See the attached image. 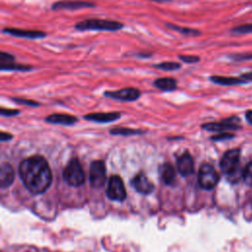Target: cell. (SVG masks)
<instances>
[{
  "label": "cell",
  "mask_w": 252,
  "mask_h": 252,
  "mask_svg": "<svg viewBox=\"0 0 252 252\" xmlns=\"http://www.w3.org/2000/svg\"><path fill=\"white\" fill-rule=\"evenodd\" d=\"M19 174L27 189L32 194L46 191L52 181V173L46 159L40 156H32L21 161Z\"/></svg>",
  "instance_id": "6da1fadb"
},
{
  "label": "cell",
  "mask_w": 252,
  "mask_h": 252,
  "mask_svg": "<svg viewBox=\"0 0 252 252\" xmlns=\"http://www.w3.org/2000/svg\"><path fill=\"white\" fill-rule=\"evenodd\" d=\"M125 25L116 20L100 19V18H89L77 22L74 25V29L78 32H89V31H100V32H118L123 30Z\"/></svg>",
  "instance_id": "7a4b0ae2"
},
{
  "label": "cell",
  "mask_w": 252,
  "mask_h": 252,
  "mask_svg": "<svg viewBox=\"0 0 252 252\" xmlns=\"http://www.w3.org/2000/svg\"><path fill=\"white\" fill-rule=\"evenodd\" d=\"M240 151L238 149H232L224 153L220 159V169L222 173L226 176L227 180L234 183L242 177V172L240 171Z\"/></svg>",
  "instance_id": "3957f363"
},
{
  "label": "cell",
  "mask_w": 252,
  "mask_h": 252,
  "mask_svg": "<svg viewBox=\"0 0 252 252\" xmlns=\"http://www.w3.org/2000/svg\"><path fill=\"white\" fill-rule=\"evenodd\" d=\"M63 178L72 186H80L85 182V172L77 158H72L67 163L63 170Z\"/></svg>",
  "instance_id": "277c9868"
},
{
  "label": "cell",
  "mask_w": 252,
  "mask_h": 252,
  "mask_svg": "<svg viewBox=\"0 0 252 252\" xmlns=\"http://www.w3.org/2000/svg\"><path fill=\"white\" fill-rule=\"evenodd\" d=\"M219 180V173L212 164L204 163L201 165L198 175V182L201 188L205 190H212L216 187Z\"/></svg>",
  "instance_id": "5b68a950"
},
{
  "label": "cell",
  "mask_w": 252,
  "mask_h": 252,
  "mask_svg": "<svg viewBox=\"0 0 252 252\" xmlns=\"http://www.w3.org/2000/svg\"><path fill=\"white\" fill-rule=\"evenodd\" d=\"M106 195L109 199L122 202L125 200L127 194L123 183V180L118 175H112L109 178L108 185L106 188Z\"/></svg>",
  "instance_id": "8992f818"
},
{
  "label": "cell",
  "mask_w": 252,
  "mask_h": 252,
  "mask_svg": "<svg viewBox=\"0 0 252 252\" xmlns=\"http://www.w3.org/2000/svg\"><path fill=\"white\" fill-rule=\"evenodd\" d=\"M240 120L237 116H230L228 118L222 119L219 122H209L202 125V128L207 131H214V132H226V131H234L240 128L239 124Z\"/></svg>",
  "instance_id": "52a82bcc"
},
{
  "label": "cell",
  "mask_w": 252,
  "mask_h": 252,
  "mask_svg": "<svg viewBox=\"0 0 252 252\" xmlns=\"http://www.w3.org/2000/svg\"><path fill=\"white\" fill-rule=\"evenodd\" d=\"M96 3L93 1L86 0H58L51 4L50 9L52 11H60V10H68V11H76L81 9L94 8Z\"/></svg>",
  "instance_id": "ba28073f"
},
{
  "label": "cell",
  "mask_w": 252,
  "mask_h": 252,
  "mask_svg": "<svg viewBox=\"0 0 252 252\" xmlns=\"http://www.w3.org/2000/svg\"><path fill=\"white\" fill-rule=\"evenodd\" d=\"M2 33L9 34L11 36L28 38V39H42L47 36V32L40 30H28L21 28L5 27L2 29Z\"/></svg>",
  "instance_id": "9c48e42d"
},
{
  "label": "cell",
  "mask_w": 252,
  "mask_h": 252,
  "mask_svg": "<svg viewBox=\"0 0 252 252\" xmlns=\"http://www.w3.org/2000/svg\"><path fill=\"white\" fill-rule=\"evenodd\" d=\"M103 95L121 101H135L141 96V91L134 87H126L116 91H105Z\"/></svg>",
  "instance_id": "30bf717a"
},
{
  "label": "cell",
  "mask_w": 252,
  "mask_h": 252,
  "mask_svg": "<svg viewBox=\"0 0 252 252\" xmlns=\"http://www.w3.org/2000/svg\"><path fill=\"white\" fill-rule=\"evenodd\" d=\"M106 180V168L102 160H94L90 166V183L94 188L103 186Z\"/></svg>",
  "instance_id": "8fae6325"
},
{
  "label": "cell",
  "mask_w": 252,
  "mask_h": 252,
  "mask_svg": "<svg viewBox=\"0 0 252 252\" xmlns=\"http://www.w3.org/2000/svg\"><path fill=\"white\" fill-rule=\"evenodd\" d=\"M132 186L141 194H150L154 190V184L149 180L144 172L137 173L131 180Z\"/></svg>",
  "instance_id": "7c38bea8"
},
{
  "label": "cell",
  "mask_w": 252,
  "mask_h": 252,
  "mask_svg": "<svg viewBox=\"0 0 252 252\" xmlns=\"http://www.w3.org/2000/svg\"><path fill=\"white\" fill-rule=\"evenodd\" d=\"M177 169L180 174L187 176L194 171V160L189 153H184L177 159Z\"/></svg>",
  "instance_id": "4fadbf2b"
},
{
  "label": "cell",
  "mask_w": 252,
  "mask_h": 252,
  "mask_svg": "<svg viewBox=\"0 0 252 252\" xmlns=\"http://www.w3.org/2000/svg\"><path fill=\"white\" fill-rule=\"evenodd\" d=\"M121 116L120 112L112 111V112H94V113H89L84 116L86 120L94 121L98 123H107L114 120L119 119Z\"/></svg>",
  "instance_id": "5bb4252c"
},
{
  "label": "cell",
  "mask_w": 252,
  "mask_h": 252,
  "mask_svg": "<svg viewBox=\"0 0 252 252\" xmlns=\"http://www.w3.org/2000/svg\"><path fill=\"white\" fill-rule=\"evenodd\" d=\"M209 80L220 86H238V85H245L248 84L244 79H242L240 76L239 77H229V76H220V75H213L209 77Z\"/></svg>",
  "instance_id": "9a60e30c"
},
{
  "label": "cell",
  "mask_w": 252,
  "mask_h": 252,
  "mask_svg": "<svg viewBox=\"0 0 252 252\" xmlns=\"http://www.w3.org/2000/svg\"><path fill=\"white\" fill-rule=\"evenodd\" d=\"M153 86L161 92H173L177 89V80L172 77H160L153 81Z\"/></svg>",
  "instance_id": "2e32d148"
},
{
  "label": "cell",
  "mask_w": 252,
  "mask_h": 252,
  "mask_svg": "<svg viewBox=\"0 0 252 252\" xmlns=\"http://www.w3.org/2000/svg\"><path fill=\"white\" fill-rule=\"evenodd\" d=\"M45 121L51 124L73 125L77 122V117L67 113H52L45 117Z\"/></svg>",
  "instance_id": "e0dca14e"
},
{
  "label": "cell",
  "mask_w": 252,
  "mask_h": 252,
  "mask_svg": "<svg viewBox=\"0 0 252 252\" xmlns=\"http://www.w3.org/2000/svg\"><path fill=\"white\" fill-rule=\"evenodd\" d=\"M15 178L14 168L9 163H2L0 168V185L2 188L10 186Z\"/></svg>",
  "instance_id": "ac0fdd59"
},
{
  "label": "cell",
  "mask_w": 252,
  "mask_h": 252,
  "mask_svg": "<svg viewBox=\"0 0 252 252\" xmlns=\"http://www.w3.org/2000/svg\"><path fill=\"white\" fill-rule=\"evenodd\" d=\"M164 27L168 30H172L178 33H181L182 35L185 36H191V37H195V36H200L202 34V32L198 29H194V28H190V27H183V26H179L176 24H172V23H164Z\"/></svg>",
  "instance_id": "d6986e66"
},
{
  "label": "cell",
  "mask_w": 252,
  "mask_h": 252,
  "mask_svg": "<svg viewBox=\"0 0 252 252\" xmlns=\"http://www.w3.org/2000/svg\"><path fill=\"white\" fill-rule=\"evenodd\" d=\"M160 175L164 184L172 185L175 181V170L170 163H163L160 167Z\"/></svg>",
  "instance_id": "ffe728a7"
},
{
  "label": "cell",
  "mask_w": 252,
  "mask_h": 252,
  "mask_svg": "<svg viewBox=\"0 0 252 252\" xmlns=\"http://www.w3.org/2000/svg\"><path fill=\"white\" fill-rule=\"evenodd\" d=\"M151 66L155 69L165 71V72L177 71L182 68V64L180 62H175V61H161L158 63H154Z\"/></svg>",
  "instance_id": "44dd1931"
},
{
  "label": "cell",
  "mask_w": 252,
  "mask_h": 252,
  "mask_svg": "<svg viewBox=\"0 0 252 252\" xmlns=\"http://www.w3.org/2000/svg\"><path fill=\"white\" fill-rule=\"evenodd\" d=\"M16 62V57L14 54L8 51H0V71L4 72L5 68Z\"/></svg>",
  "instance_id": "7402d4cb"
},
{
  "label": "cell",
  "mask_w": 252,
  "mask_h": 252,
  "mask_svg": "<svg viewBox=\"0 0 252 252\" xmlns=\"http://www.w3.org/2000/svg\"><path fill=\"white\" fill-rule=\"evenodd\" d=\"M34 67L32 65L30 64H22V63H18L17 61L12 63L11 65H9L8 67L5 68V71H16V72H31L32 70H33Z\"/></svg>",
  "instance_id": "603a6c76"
},
{
  "label": "cell",
  "mask_w": 252,
  "mask_h": 252,
  "mask_svg": "<svg viewBox=\"0 0 252 252\" xmlns=\"http://www.w3.org/2000/svg\"><path fill=\"white\" fill-rule=\"evenodd\" d=\"M227 58L233 62H242L252 60V52H240V53H232L227 56Z\"/></svg>",
  "instance_id": "cb8c5ba5"
},
{
  "label": "cell",
  "mask_w": 252,
  "mask_h": 252,
  "mask_svg": "<svg viewBox=\"0 0 252 252\" xmlns=\"http://www.w3.org/2000/svg\"><path fill=\"white\" fill-rule=\"evenodd\" d=\"M177 58L185 64H196L201 61V57L195 54H178Z\"/></svg>",
  "instance_id": "d4e9b609"
},
{
  "label": "cell",
  "mask_w": 252,
  "mask_h": 252,
  "mask_svg": "<svg viewBox=\"0 0 252 252\" xmlns=\"http://www.w3.org/2000/svg\"><path fill=\"white\" fill-rule=\"evenodd\" d=\"M110 133L112 135H122V136H129V135H136V134H141L142 131L140 130H135V129H129V128H113L111 129Z\"/></svg>",
  "instance_id": "484cf974"
},
{
  "label": "cell",
  "mask_w": 252,
  "mask_h": 252,
  "mask_svg": "<svg viewBox=\"0 0 252 252\" xmlns=\"http://www.w3.org/2000/svg\"><path fill=\"white\" fill-rule=\"evenodd\" d=\"M242 179L246 185L252 187V161L249 162L243 169Z\"/></svg>",
  "instance_id": "4316f807"
},
{
  "label": "cell",
  "mask_w": 252,
  "mask_h": 252,
  "mask_svg": "<svg viewBox=\"0 0 252 252\" xmlns=\"http://www.w3.org/2000/svg\"><path fill=\"white\" fill-rule=\"evenodd\" d=\"M232 33H252V24H243L230 29Z\"/></svg>",
  "instance_id": "83f0119b"
},
{
  "label": "cell",
  "mask_w": 252,
  "mask_h": 252,
  "mask_svg": "<svg viewBox=\"0 0 252 252\" xmlns=\"http://www.w3.org/2000/svg\"><path fill=\"white\" fill-rule=\"evenodd\" d=\"M13 101H15L16 103L19 104H25L28 106H32V107H36L39 105V102L32 100V99H29V98H23V97H11Z\"/></svg>",
  "instance_id": "f1b7e54d"
},
{
  "label": "cell",
  "mask_w": 252,
  "mask_h": 252,
  "mask_svg": "<svg viewBox=\"0 0 252 252\" xmlns=\"http://www.w3.org/2000/svg\"><path fill=\"white\" fill-rule=\"evenodd\" d=\"M234 137V134L228 133V132H220L219 135H216L212 137V140L214 141H223V140H228Z\"/></svg>",
  "instance_id": "f546056e"
},
{
  "label": "cell",
  "mask_w": 252,
  "mask_h": 252,
  "mask_svg": "<svg viewBox=\"0 0 252 252\" xmlns=\"http://www.w3.org/2000/svg\"><path fill=\"white\" fill-rule=\"evenodd\" d=\"M132 56L140 58V59H147V58H151L153 56V52L142 50V51H138V52H132Z\"/></svg>",
  "instance_id": "4dcf8cb0"
},
{
  "label": "cell",
  "mask_w": 252,
  "mask_h": 252,
  "mask_svg": "<svg viewBox=\"0 0 252 252\" xmlns=\"http://www.w3.org/2000/svg\"><path fill=\"white\" fill-rule=\"evenodd\" d=\"M1 115L2 116H14L20 113L19 109H10V108H5V107H1L0 109Z\"/></svg>",
  "instance_id": "1f68e13d"
},
{
  "label": "cell",
  "mask_w": 252,
  "mask_h": 252,
  "mask_svg": "<svg viewBox=\"0 0 252 252\" xmlns=\"http://www.w3.org/2000/svg\"><path fill=\"white\" fill-rule=\"evenodd\" d=\"M240 77L242 79H244L247 83H251L252 82V71L251 72H246V73H242L240 75Z\"/></svg>",
  "instance_id": "d6a6232c"
},
{
  "label": "cell",
  "mask_w": 252,
  "mask_h": 252,
  "mask_svg": "<svg viewBox=\"0 0 252 252\" xmlns=\"http://www.w3.org/2000/svg\"><path fill=\"white\" fill-rule=\"evenodd\" d=\"M0 138H1V141H8V140L12 139V135L9 133H6V132H2Z\"/></svg>",
  "instance_id": "836d02e7"
},
{
  "label": "cell",
  "mask_w": 252,
  "mask_h": 252,
  "mask_svg": "<svg viewBox=\"0 0 252 252\" xmlns=\"http://www.w3.org/2000/svg\"><path fill=\"white\" fill-rule=\"evenodd\" d=\"M245 118H246V120H247L250 124H252V110L246 111V113H245Z\"/></svg>",
  "instance_id": "e575fe53"
},
{
  "label": "cell",
  "mask_w": 252,
  "mask_h": 252,
  "mask_svg": "<svg viewBox=\"0 0 252 252\" xmlns=\"http://www.w3.org/2000/svg\"><path fill=\"white\" fill-rule=\"evenodd\" d=\"M152 2H156V3H167V2H172L173 0H149Z\"/></svg>",
  "instance_id": "d590c367"
}]
</instances>
